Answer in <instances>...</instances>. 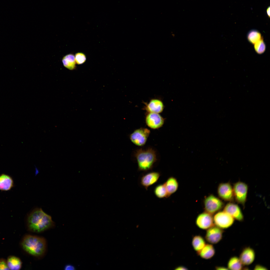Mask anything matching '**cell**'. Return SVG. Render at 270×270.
Wrapping results in <instances>:
<instances>
[{
    "instance_id": "ffe728a7",
    "label": "cell",
    "mask_w": 270,
    "mask_h": 270,
    "mask_svg": "<svg viewBox=\"0 0 270 270\" xmlns=\"http://www.w3.org/2000/svg\"><path fill=\"white\" fill-rule=\"evenodd\" d=\"M62 61L64 66L70 70H73L76 68L75 57L72 54H68L64 56Z\"/></svg>"
},
{
    "instance_id": "7c38bea8",
    "label": "cell",
    "mask_w": 270,
    "mask_h": 270,
    "mask_svg": "<svg viewBox=\"0 0 270 270\" xmlns=\"http://www.w3.org/2000/svg\"><path fill=\"white\" fill-rule=\"evenodd\" d=\"M255 256L254 249L250 246H247L242 249L239 258L243 266H248L253 262Z\"/></svg>"
},
{
    "instance_id": "30bf717a",
    "label": "cell",
    "mask_w": 270,
    "mask_h": 270,
    "mask_svg": "<svg viewBox=\"0 0 270 270\" xmlns=\"http://www.w3.org/2000/svg\"><path fill=\"white\" fill-rule=\"evenodd\" d=\"M218 195L220 198L227 201H232L234 200L233 188L228 183H221L218 189Z\"/></svg>"
},
{
    "instance_id": "83f0119b",
    "label": "cell",
    "mask_w": 270,
    "mask_h": 270,
    "mask_svg": "<svg viewBox=\"0 0 270 270\" xmlns=\"http://www.w3.org/2000/svg\"><path fill=\"white\" fill-rule=\"evenodd\" d=\"M254 270H267V268L266 267L260 264H257L254 267Z\"/></svg>"
},
{
    "instance_id": "7a4b0ae2",
    "label": "cell",
    "mask_w": 270,
    "mask_h": 270,
    "mask_svg": "<svg viewBox=\"0 0 270 270\" xmlns=\"http://www.w3.org/2000/svg\"><path fill=\"white\" fill-rule=\"evenodd\" d=\"M22 249L28 254L38 258H42L45 254L46 242L43 237L30 234H26L20 242Z\"/></svg>"
},
{
    "instance_id": "ac0fdd59",
    "label": "cell",
    "mask_w": 270,
    "mask_h": 270,
    "mask_svg": "<svg viewBox=\"0 0 270 270\" xmlns=\"http://www.w3.org/2000/svg\"><path fill=\"white\" fill-rule=\"evenodd\" d=\"M164 184L169 197L175 192L178 188V181L176 178L173 177L168 178Z\"/></svg>"
},
{
    "instance_id": "52a82bcc",
    "label": "cell",
    "mask_w": 270,
    "mask_h": 270,
    "mask_svg": "<svg viewBox=\"0 0 270 270\" xmlns=\"http://www.w3.org/2000/svg\"><path fill=\"white\" fill-rule=\"evenodd\" d=\"M233 189L234 198L237 202L244 206L247 197L248 185L244 182H238L234 184Z\"/></svg>"
},
{
    "instance_id": "f546056e",
    "label": "cell",
    "mask_w": 270,
    "mask_h": 270,
    "mask_svg": "<svg viewBox=\"0 0 270 270\" xmlns=\"http://www.w3.org/2000/svg\"><path fill=\"white\" fill-rule=\"evenodd\" d=\"M188 269L186 267L182 266H180L176 267L174 270H188Z\"/></svg>"
},
{
    "instance_id": "9c48e42d",
    "label": "cell",
    "mask_w": 270,
    "mask_h": 270,
    "mask_svg": "<svg viewBox=\"0 0 270 270\" xmlns=\"http://www.w3.org/2000/svg\"><path fill=\"white\" fill-rule=\"evenodd\" d=\"M145 122L149 128L153 129H157L163 125L165 119L159 114L148 112L146 114Z\"/></svg>"
},
{
    "instance_id": "277c9868",
    "label": "cell",
    "mask_w": 270,
    "mask_h": 270,
    "mask_svg": "<svg viewBox=\"0 0 270 270\" xmlns=\"http://www.w3.org/2000/svg\"><path fill=\"white\" fill-rule=\"evenodd\" d=\"M150 133V130L148 128H140L134 130L130 134L129 138L134 144L142 146L146 144Z\"/></svg>"
},
{
    "instance_id": "d4e9b609",
    "label": "cell",
    "mask_w": 270,
    "mask_h": 270,
    "mask_svg": "<svg viewBox=\"0 0 270 270\" xmlns=\"http://www.w3.org/2000/svg\"><path fill=\"white\" fill-rule=\"evenodd\" d=\"M254 44V49L258 54H261L265 51L266 46L262 38Z\"/></svg>"
},
{
    "instance_id": "2e32d148",
    "label": "cell",
    "mask_w": 270,
    "mask_h": 270,
    "mask_svg": "<svg viewBox=\"0 0 270 270\" xmlns=\"http://www.w3.org/2000/svg\"><path fill=\"white\" fill-rule=\"evenodd\" d=\"M14 184L13 180L10 176L4 174L0 175V190H9L13 187Z\"/></svg>"
},
{
    "instance_id": "603a6c76",
    "label": "cell",
    "mask_w": 270,
    "mask_h": 270,
    "mask_svg": "<svg viewBox=\"0 0 270 270\" xmlns=\"http://www.w3.org/2000/svg\"><path fill=\"white\" fill-rule=\"evenodd\" d=\"M154 192L156 196L159 198L169 197L164 183L156 186L154 189Z\"/></svg>"
},
{
    "instance_id": "ba28073f",
    "label": "cell",
    "mask_w": 270,
    "mask_h": 270,
    "mask_svg": "<svg viewBox=\"0 0 270 270\" xmlns=\"http://www.w3.org/2000/svg\"><path fill=\"white\" fill-rule=\"evenodd\" d=\"M224 232L223 229L214 225L207 230L205 239L210 244H217L222 239Z\"/></svg>"
},
{
    "instance_id": "d6986e66",
    "label": "cell",
    "mask_w": 270,
    "mask_h": 270,
    "mask_svg": "<svg viewBox=\"0 0 270 270\" xmlns=\"http://www.w3.org/2000/svg\"><path fill=\"white\" fill-rule=\"evenodd\" d=\"M6 262L10 270H19L22 268V262L20 259L17 256H10L8 257Z\"/></svg>"
},
{
    "instance_id": "9a60e30c",
    "label": "cell",
    "mask_w": 270,
    "mask_h": 270,
    "mask_svg": "<svg viewBox=\"0 0 270 270\" xmlns=\"http://www.w3.org/2000/svg\"><path fill=\"white\" fill-rule=\"evenodd\" d=\"M145 105L144 108L148 112L159 114L163 111L164 107L162 101L158 98L152 99Z\"/></svg>"
},
{
    "instance_id": "6da1fadb",
    "label": "cell",
    "mask_w": 270,
    "mask_h": 270,
    "mask_svg": "<svg viewBox=\"0 0 270 270\" xmlns=\"http://www.w3.org/2000/svg\"><path fill=\"white\" fill-rule=\"evenodd\" d=\"M26 225L28 230L34 233L43 232L54 226L51 216L40 208H36L28 215Z\"/></svg>"
},
{
    "instance_id": "5bb4252c",
    "label": "cell",
    "mask_w": 270,
    "mask_h": 270,
    "mask_svg": "<svg viewBox=\"0 0 270 270\" xmlns=\"http://www.w3.org/2000/svg\"><path fill=\"white\" fill-rule=\"evenodd\" d=\"M160 176L159 172H152L146 174L141 178L140 183L146 190L149 187L156 183Z\"/></svg>"
},
{
    "instance_id": "cb8c5ba5",
    "label": "cell",
    "mask_w": 270,
    "mask_h": 270,
    "mask_svg": "<svg viewBox=\"0 0 270 270\" xmlns=\"http://www.w3.org/2000/svg\"><path fill=\"white\" fill-rule=\"evenodd\" d=\"M247 37L249 42L253 44H254L262 38L260 32L256 30H250L248 33Z\"/></svg>"
},
{
    "instance_id": "8992f818",
    "label": "cell",
    "mask_w": 270,
    "mask_h": 270,
    "mask_svg": "<svg viewBox=\"0 0 270 270\" xmlns=\"http://www.w3.org/2000/svg\"><path fill=\"white\" fill-rule=\"evenodd\" d=\"M214 224L222 229L228 228L234 223V219L230 214L223 211L217 213L213 218Z\"/></svg>"
},
{
    "instance_id": "5b68a950",
    "label": "cell",
    "mask_w": 270,
    "mask_h": 270,
    "mask_svg": "<svg viewBox=\"0 0 270 270\" xmlns=\"http://www.w3.org/2000/svg\"><path fill=\"white\" fill-rule=\"evenodd\" d=\"M204 204L205 212L212 215L221 210L224 206L222 200L212 194L205 198Z\"/></svg>"
},
{
    "instance_id": "1f68e13d",
    "label": "cell",
    "mask_w": 270,
    "mask_h": 270,
    "mask_svg": "<svg viewBox=\"0 0 270 270\" xmlns=\"http://www.w3.org/2000/svg\"><path fill=\"white\" fill-rule=\"evenodd\" d=\"M270 6H269L267 8V9H266V10L267 14L268 16V17H269V18H270Z\"/></svg>"
},
{
    "instance_id": "3957f363",
    "label": "cell",
    "mask_w": 270,
    "mask_h": 270,
    "mask_svg": "<svg viewBox=\"0 0 270 270\" xmlns=\"http://www.w3.org/2000/svg\"><path fill=\"white\" fill-rule=\"evenodd\" d=\"M134 156L138 170L140 171H147L152 170L158 160L156 151L150 147L137 149L135 152Z\"/></svg>"
},
{
    "instance_id": "4dcf8cb0",
    "label": "cell",
    "mask_w": 270,
    "mask_h": 270,
    "mask_svg": "<svg viewBox=\"0 0 270 270\" xmlns=\"http://www.w3.org/2000/svg\"><path fill=\"white\" fill-rule=\"evenodd\" d=\"M216 270H228L227 268L223 266H216L215 268Z\"/></svg>"
},
{
    "instance_id": "e0dca14e",
    "label": "cell",
    "mask_w": 270,
    "mask_h": 270,
    "mask_svg": "<svg viewBox=\"0 0 270 270\" xmlns=\"http://www.w3.org/2000/svg\"><path fill=\"white\" fill-rule=\"evenodd\" d=\"M215 250L213 245L211 244H206L200 251L197 252L198 255L202 258L209 259L214 255Z\"/></svg>"
},
{
    "instance_id": "4316f807",
    "label": "cell",
    "mask_w": 270,
    "mask_h": 270,
    "mask_svg": "<svg viewBox=\"0 0 270 270\" xmlns=\"http://www.w3.org/2000/svg\"><path fill=\"white\" fill-rule=\"evenodd\" d=\"M6 260L4 258H0V270H9Z\"/></svg>"
},
{
    "instance_id": "f1b7e54d",
    "label": "cell",
    "mask_w": 270,
    "mask_h": 270,
    "mask_svg": "<svg viewBox=\"0 0 270 270\" xmlns=\"http://www.w3.org/2000/svg\"><path fill=\"white\" fill-rule=\"evenodd\" d=\"M75 269L74 266L71 264H67L64 267V270H73Z\"/></svg>"
},
{
    "instance_id": "4fadbf2b",
    "label": "cell",
    "mask_w": 270,
    "mask_h": 270,
    "mask_svg": "<svg viewBox=\"0 0 270 270\" xmlns=\"http://www.w3.org/2000/svg\"><path fill=\"white\" fill-rule=\"evenodd\" d=\"M224 211L231 216L234 219L239 222L244 220V216L238 206L235 204L230 202L224 207Z\"/></svg>"
},
{
    "instance_id": "44dd1931",
    "label": "cell",
    "mask_w": 270,
    "mask_h": 270,
    "mask_svg": "<svg viewBox=\"0 0 270 270\" xmlns=\"http://www.w3.org/2000/svg\"><path fill=\"white\" fill-rule=\"evenodd\" d=\"M206 244L204 238L200 235H196L193 237L192 244L194 250L196 252L200 250Z\"/></svg>"
},
{
    "instance_id": "7402d4cb",
    "label": "cell",
    "mask_w": 270,
    "mask_h": 270,
    "mask_svg": "<svg viewBox=\"0 0 270 270\" xmlns=\"http://www.w3.org/2000/svg\"><path fill=\"white\" fill-rule=\"evenodd\" d=\"M243 266L239 258L234 256L231 257L228 260L227 268L228 270H241L242 269Z\"/></svg>"
},
{
    "instance_id": "8fae6325",
    "label": "cell",
    "mask_w": 270,
    "mask_h": 270,
    "mask_svg": "<svg viewBox=\"0 0 270 270\" xmlns=\"http://www.w3.org/2000/svg\"><path fill=\"white\" fill-rule=\"evenodd\" d=\"M196 223L199 228L204 230H207L214 225L212 215L206 212L198 215Z\"/></svg>"
},
{
    "instance_id": "484cf974",
    "label": "cell",
    "mask_w": 270,
    "mask_h": 270,
    "mask_svg": "<svg viewBox=\"0 0 270 270\" xmlns=\"http://www.w3.org/2000/svg\"><path fill=\"white\" fill-rule=\"evenodd\" d=\"M75 59L76 63L78 64H83L86 60L85 55L82 52H78L76 54Z\"/></svg>"
}]
</instances>
